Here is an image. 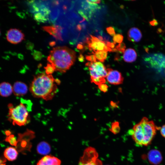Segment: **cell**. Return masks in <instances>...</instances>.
I'll use <instances>...</instances> for the list:
<instances>
[{
	"mask_svg": "<svg viewBox=\"0 0 165 165\" xmlns=\"http://www.w3.org/2000/svg\"><path fill=\"white\" fill-rule=\"evenodd\" d=\"M147 61L154 68L161 69L165 67V56L161 53H155L146 58Z\"/></svg>",
	"mask_w": 165,
	"mask_h": 165,
	"instance_id": "8",
	"label": "cell"
},
{
	"mask_svg": "<svg viewBox=\"0 0 165 165\" xmlns=\"http://www.w3.org/2000/svg\"><path fill=\"white\" fill-rule=\"evenodd\" d=\"M116 44V43L113 42H107L106 43V46L110 48L113 49L115 47V45Z\"/></svg>",
	"mask_w": 165,
	"mask_h": 165,
	"instance_id": "32",
	"label": "cell"
},
{
	"mask_svg": "<svg viewBox=\"0 0 165 165\" xmlns=\"http://www.w3.org/2000/svg\"><path fill=\"white\" fill-rule=\"evenodd\" d=\"M107 70L108 74L106 78L109 83L117 85L123 83V78L120 72L110 68H107Z\"/></svg>",
	"mask_w": 165,
	"mask_h": 165,
	"instance_id": "10",
	"label": "cell"
},
{
	"mask_svg": "<svg viewBox=\"0 0 165 165\" xmlns=\"http://www.w3.org/2000/svg\"><path fill=\"white\" fill-rule=\"evenodd\" d=\"M83 47V45L82 44H79L77 46V48L78 49L82 50Z\"/></svg>",
	"mask_w": 165,
	"mask_h": 165,
	"instance_id": "36",
	"label": "cell"
},
{
	"mask_svg": "<svg viewBox=\"0 0 165 165\" xmlns=\"http://www.w3.org/2000/svg\"><path fill=\"white\" fill-rule=\"evenodd\" d=\"M4 155L6 159L9 161L15 160L18 156V152L16 149L13 147H9L4 150Z\"/></svg>",
	"mask_w": 165,
	"mask_h": 165,
	"instance_id": "18",
	"label": "cell"
},
{
	"mask_svg": "<svg viewBox=\"0 0 165 165\" xmlns=\"http://www.w3.org/2000/svg\"><path fill=\"white\" fill-rule=\"evenodd\" d=\"M60 83V81L54 79L52 75L40 73L34 77L29 90L35 97L50 100L57 93V85Z\"/></svg>",
	"mask_w": 165,
	"mask_h": 165,
	"instance_id": "1",
	"label": "cell"
},
{
	"mask_svg": "<svg viewBox=\"0 0 165 165\" xmlns=\"http://www.w3.org/2000/svg\"><path fill=\"white\" fill-rule=\"evenodd\" d=\"M76 58V53L73 50L66 46H58L50 51L47 60L55 71L64 73L74 64Z\"/></svg>",
	"mask_w": 165,
	"mask_h": 165,
	"instance_id": "2",
	"label": "cell"
},
{
	"mask_svg": "<svg viewBox=\"0 0 165 165\" xmlns=\"http://www.w3.org/2000/svg\"><path fill=\"white\" fill-rule=\"evenodd\" d=\"M13 92L17 96H21L25 95L27 93L28 87L24 83L20 81H16L13 86Z\"/></svg>",
	"mask_w": 165,
	"mask_h": 165,
	"instance_id": "11",
	"label": "cell"
},
{
	"mask_svg": "<svg viewBox=\"0 0 165 165\" xmlns=\"http://www.w3.org/2000/svg\"><path fill=\"white\" fill-rule=\"evenodd\" d=\"M97 59L101 62H103L106 60L108 55L107 52L105 51H96L92 52Z\"/></svg>",
	"mask_w": 165,
	"mask_h": 165,
	"instance_id": "20",
	"label": "cell"
},
{
	"mask_svg": "<svg viewBox=\"0 0 165 165\" xmlns=\"http://www.w3.org/2000/svg\"><path fill=\"white\" fill-rule=\"evenodd\" d=\"M6 133L7 136L5 139L6 141L9 142L11 145L16 146L18 142L16 137L13 134H10V132L9 130L6 131Z\"/></svg>",
	"mask_w": 165,
	"mask_h": 165,
	"instance_id": "21",
	"label": "cell"
},
{
	"mask_svg": "<svg viewBox=\"0 0 165 165\" xmlns=\"http://www.w3.org/2000/svg\"><path fill=\"white\" fill-rule=\"evenodd\" d=\"M79 60V61L82 62L84 61V58L82 54H80L78 57Z\"/></svg>",
	"mask_w": 165,
	"mask_h": 165,
	"instance_id": "34",
	"label": "cell"
},
{
	"mask_svg": "<svg viewBox=\"0 0 165 165\" xmlns=\"http://www.w3.org/2000/svg\"><path fill=\"white\" fill-rule=\"evenodd\" d=\"M61 161L57 158L47 155L40 160L37 165H61Z\"/></svg>",
	"mask_w": 165,
	"mask_h": 165,
	"instance_id": "13",
	"label": "cell"
},
{
	"mask_svg": "<svg viewBox=\"0 0 165 165\" xmlns=\"http://www.w3.org/2000/svg\"><path fill=\"white\" fill-rule=\"evenodd\" d=\"M126 48V46L125 43L122 42L117 45L115 48L119 52L121 53H124Z\"/></svg>",
	"mask_w": 165,
	"mask_h": 165,
	"instance_id": "25",
	"label": "cell"
},
{
	"mask_svg": "<svg viewBox=\"0 0 165 165\" xmlns=\"http://www.w3.org/2000/svg\"><path fill=\"white\" fill-rule=\"evenodd\" d=\"M148 158L150 163L154 165L159 164L162 161L163 158L161 153L156 149H152L148 154Z\"/></svg>",
	"mask_w": 165,
	"mask_h": 165,
	"instance_id": "12",
	"label": "cell"
},
{
	"mask_svg": "<svg viewBox=\"0 0 165 165\" xmlns=\"http://www.w3.org/2000/svg\"><path fill=\"white\" fill-rule=\"evenodd\" d=\"M24 35L21 31L16 28H11L6 34L7 41L13 44H17L24 39Z\"/></svg>",
	"mask_w": 165,
	"mask_h": 165,
	"instance_id": "9",
	"label": "cell"
},
{
	"mask_svg": "<svg viewBox=\"0 0 165 165\" xmlns=\"http://www.w3.org/2000/svg\"><path fill=\"white\" fill-rule=\"evenodd\" d=\"M160 134L162 136L165 138V124L160 128Z\"/></svg>",
	"mask_w": 165,
	"mask_h": 165,
	"instance_id": "31",
	"label": "cell"
},
{
	"mask_svg": "<svg viewBox=\"0 0 165 165\" xmlns=\"http://www.w3.org/2000/svg\"><path fill=\"white\" fill-rule=\"evenodd\" d=\"M79 165H102L98 158V154L93 148L89 147L86 149L80 159Z\"/></svg>",
	"mask_w": 165,
	"mask_h": 165,
	"instance_id": "6",
	"label": "cell"
},
{
	"mask_svg": "<svg viewBox=\"0 0 165 165\" xmlns=\"http://www.w3.org/2000/svg\"><path fill=\"white\" fill-rule=\"evenodd\" d=\"M13 92V87L9 82H3L0 83V95L4 97L10 96Z\"/></svg>",
	"mask_w": 165,
	"mask_h": 165,
	"instance_id": "16",
	"label": "cell"
},
{
	"mask_svg": "<svg viewBox=\"0 0 165 165\" xmlns=\"http://www.w3.org/2000/svg\"><path fill=\"white\" fill-rule=\"evenodd\" d=\"M8 108V119L13 125L24 126L29 122L28 111L24 103H21L15 106L10 104L9 105Z\"/></svg>",
	"mask_w": 165,
	"mask_h": 165,
	"instance_id": "4",
	"label": "cell"
},
{
	"mask_svg": "<svg viewBox=\"0 0 165 165\" xmlns=\"http://www.w3.org/2000/svg\"><path fill=\"white\" fill-rule=\"evenodd\" d=\"M106 31L110 35L114 36L115 35V32L114 28L112 27H107L106 28Z\"/></svg>",
	"mask_w": 165,
	"mask_h": 165,
	"instance_id": "30",
	"label": "cell"
},
{
	"mask_svg": "<svg viewBox=\"0 0 165 165\" xmlns=\"http://www.w3.org/2000/svg\"></svg>",
	"mask_w": 165,
	"mask_h": 165,
	"instance_id": "39",
	"label": "cell"
},
{
	"mask_svg": "<svg viewBox=\"0 0 165 165\" xmlns=\"http://www.w3.org/2000/svg\"><path fill=\"white\" fill-rule=\"evenodd\" d=\"M43 30L53 36L56 39L62 40L61 33V28L58 26H45L42 27Z\"/></svg>",
	"mask_w": 165,
	"mask_h": 165,
	"instance_id": "14",
	"label": "cell"
},
{
	"mask_svg": "<svg viewBox=\"0 0 165 165\" xmlns=\"http://www.w3.org/2000/svg\"><path fill=\"white\" fill-rule=\"evenodd\" d=\"M86 65L88 67L90 81L99 85L106 82L105 78L108 74L107 68L101 62H88Z\"/></svg>",
	"mask_w": 165,
	"mask_h": 165,
	"instance_id": "5",
	"label": "cell"
},
{
	"mask_svg": "<svg viewBox=\"0 0 165 165\" xmlns=\"http://www.w3.org/2000/svg\"><path fill=\"white\" fill-rule=\"evenodd\" d=\"M86 42L88 47L93 51L92 52L96 51H112V49L108 47L104 41L92 35L87 38Z\"/></svg>",
	"mask_w": 165,
	"mask_h": 165,
	"instance_id": "7",
	"label": "cell"
},
{
	"mask_svg": "<svg viewBox=\"0 0 165 165\" xmlns=\"http://www.w3.org/2000/svg\"><path fill=\"white\" fill-rule=\"evenodd\" d=\"M45 73L47 75H52L55 71L53 67L50 63H48L46 66L44 67Z\"/></svg>",
	"mask_w": 165,
	"mask_h": 165,
	"instance_id": "23",
	"label": "cell"
},
{
	"mask_svg": "<svg viewBox=\"0 0 165 165\" xmlns=\"http://www.w3.org/2000/svg\"><path fill=\"white\" fill-rule=\"evenodd\" d=\"M137 57V53L135 50L131 48L125 50L123 55L124 61L128 63H132L135 61Z\"/></svg>",
	"mask_w": 165,
	"mask_h": 165,
	"instance_id": "17",
	"label": "cell"
},
{
	"mask_svg": "<svg viewBox=\"0 0 165 165\" xmlns=\"http://www.w3.org/2000/svg\"><path fill=\"white\" fill-rule=\"evenodd\" d=\"M123 38V36L120 34H116L113 38V40L114 42L116 43H120L122 42Z\"/></svg>",
	"mask_w": 165,
	"mask_h": 165,
	"instance_id": "24",
	"label": "cell"
},
{
	"mask_svg": "<svg viewBox=\"0 0 165 165\" xmlns=\"http://www.w3.org/2000/svg\"><path fill=\"white\" fill-rule=\"evenodd\" d=\"M98 86L99 89L101 91L104 93L106 92L107 91L108 87L105 83L101 84Z\"/></svg>",
	"mask_w": 165,
	"mask_h": 165,
	"instance_id": "27",
	"label": "cell"
},
{
	"mask_svg": "<svg viewBox=\"0 0 165 165\" xmlns=\"http://www.w3.org/2000/svg\"><path fill=\"white\" fill-rule=\"evenodd\" d=\"M6 160L4 159H0V165H6Z\"/></svg>",
	"mask_w": 165,
	"mask_h": 165,
	"instance_id": "35",
	"label": "cell"
},
{
	"mask_svg": "<svg viewBox=\"0 0 165 165\" xmlns=\"http://www.w3.org/2000/svg\"><path fill=\"white\" fill-rule=\"evenodd\" d=\"M142 37V34L141 31L136 27L130 28L127 33L128 40L131 42H139Z\"/></svg>",
	"mask_w": 165,
	"mask_h": 165,
	"instance_id": "15",
	"label": "cell"
},
{
	"mask_svg": "<svg viewBox=\"0 0 165 165\" xmlns=\"http://www.w3.org/2000/svg\"><path fill=\"white\" fill-rule=\"evenodd\" d=\"M85 58L86 60L90 62H96L97 61V59L94 55H86Z\"/></svg>",
	"mask_w": 165,
	"mask_h": 165,
	"instance_id": "29",
	"label": "cell"
},
{
	"mask_svg": "<svg viewBox=\"0 0 165 165\" xmlns=\"http://www.w3.org/2000/svg\"><path fill=\"white\" fill-rule=\"evenodd\" d=\"M0 34H1V32H0Z\"/></svg>",
	"mask_w": 165,
	"mask_h": 165,
	"instance_id": "38",
	"label": "cell"
},
{
	"mask_svg": "<svg viewBox=\"0 0 165 165\" xmlns=\"http://www.w3.org/2000/svg\"><path fill=\"white\" fill-rule=\"evenodd\" d=\"M38 153L42 155H46L50 152V145L46 142L42 141L40 142L37 147Z\"/></svg>",
	"mask_w": 165,
	"mask_h": 165,
	"instance_id": "19",
	"label": "cell"
},
{
	"mask_svg": "<svg viewBox=\"0 0 165 165\" xmlns=\"http://www.w3.org/2000/svg\"><path fill=\"white\" fill-rule=\"evenodd\" d=\"M35 17L38 21H43L46 20L45 17L41 13H38L35 14Z\"/></svg>",
	"mask_w": 165,
	"mask_h": 165,
	"instance_id": "28",
	"label": "cell"
},
{
	"mask_svg": "<svg viewBox=\"0 0 165 165\" xmlns=\"http://www.w3.org/2000/svg\"><path fill=\"white\" fill-rule=\"evenodd\" d=\"M120 130V128L118 122H115L112 123L110 130L112 133L116 134L119 132Z\"/></svg>",
	"mask_w": 165,
	"mask_h": 165,
	"instance_id": "22",
	"label": "cell"
},
{
	"mask_svg": "<svg viewBox=\"0 0 165 165\" xmlns=\"http://www.w3.org/2000/svg\"><path fill=\"white\" fill-rule=\"evenodd\" d=\"M33 56L35 60H39L42 57V55L41 52L35 50L33 53Z\"/></svg>",
	"mask_w": 165,
	"mask_h": 165,
	"instance_id": "26",
	"label": "cell"
},
{
	"mask_svg": "<svg viewBox=\"0 0 165 165\" xmlns=\"http://www.w3.org/2000/svg\"><path fill=\"white\" fill-rule=\"evenodd\" d=\"M157 127L152 120L143 117L131 130L132 138L136 144L147 146L150 145L156 134Z\"/></svg>",
	"mask_w": 165,
	"mask_h": 165,
	"instance_id": "3",
	"label": "cell"
},
{
	"mask_svg": "<svg viewBox=\"0 0 165 165\" xmlns=\"http://www.w3.org/2000/svg\"><path fill=\"white\" fill-rule=\"evenodd\" d=\"M55 42H50V45L51 46H53L55 45Z\"/></svg>",
	"mask_w": 165,
	"mask_h": 165,
	"instance_id": "37",
	"label": "cell"
},
{
	"mask_svg": "<svg viewBox=\"0 0 165 165\" xmlns=\"http://www.w3.org/2000/svg\"><path fill=\"white\" fill-rule=\"evenodd\" d=\"M86 1L90 4H97L100 3L101 2L100 0H86Z\"/></svg>",
	"mask_w": 165,
	"mask_h": 165,
	"instance_id": "33",
	"label": "cell"
}]
</instances>
